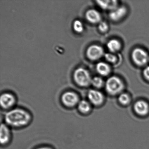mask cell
<instances>
[{
	"mask_svg": "<svg viewBox=\"0 0 149 149\" xmlns=\"http://www.w3.org/2000/svg\"><path fill=\"white\" fill-rule=\"evenodd\" d=\"M74 78L75 82L81 87H87L91 83V77L88 70L78 68L74 72Z\"/></svg>",
	"mask_w": 149,
	"mask_h": 149,
	"instance_id": "3",
	"label": "cell"
},
{
	"mask_svg": "<svg viewBox=\"0 0 149 149\" xmlns=\"http://www.w3.org/2000/svg\"><path fill=\"white\" fill-rule=\"evenodd\" d=\"M32 119L31 114L21 108L11 109L4 116L5 123L11 127L19 128L28 125Z\"/></svg>",
	"mask_w": 149,
	"mask_h": 149,
	"instance_id": "1",
	"label": "cell"
},
{
	"mask_svg": "<svg viewBox=\"0 0 149 149\" xmlns=\"http://www.w3.org/2000/svg\"><path fill=\"white\" fill-rule=\"evenodd\" d=\"M88 97L90 103L95 106L102 105L104 101L102 93L95 90H90L88 92Z\"/></svg>",
	"mask_w": 149,
	"mask_h": 149,
	"instance_id": "6",
	"label": "cell"
},
{
	"mask_svg": "<svg viewBox=\"0 0 149 149\" xmlns=\"http://www.w3.org/2000/svg\"><path fill=\"white\" fill-rule=\"evenodd\" d=\"M104 54L103 49L101 46L94 45L88 48L87 56L90 60L96 61L100 59Z\"/></svg>",
	"mask_w": 149,
	"mask_h": 149,
	"instance_id": "7",
	"label": "cell"
},
{
	"mask_svg": "<svg viewBox=\"0 0 149 149\" xmlns=\"http://www.w3.org/2000/svg\"><path fill=\"white\" fill-rule=\"evenodd\" d=\"M104 58L106 61L111 63H115L116 62L117 58L116 56L111 53H106L104 55Z\"/></svg>",
	"mask_w": 149,
	"mask_h": 149,
	"instance_id": "20",
	"label": "cell"
},
{
	"mask_svg": "<svg viewBox=\"0 0 149 149\" xmlns=\"http://www.w3.org/2000/svg\"><path fill=\"white\" fill-rule=\"evenodd\" d=\"M91 84L96 88H101L104 85L103 80L101 77H96L91 80Z\"/></svg>",
	"mask_w": 149,
	"mask_h": 149,
	"instance_id": "18",
	"label": "cell"
},
{
	"mask_svg": "<svg viewBox=\"0 0 149 149\" xmlns=\"http://www.w3.org/2000/svg\"><path fill=\"white\" fill-rule=\"evenodd\" d=\"M85 16L87 20L93 24H96L100 22L102 18L100 13L95 9L88 10L86 12Z\"/></svg>",
	"mask_w": 149,
	"mask_h": 149,
	"instance_id": "12",
	"label": "cell"
},
{
	"mask_svg": "<svg viewBox=\"0 0 149 149\" xmlns=\"http://www.w3.org/2000/svg\"><path fill=\"white\" fill-rule=\"evenodd\" d=\"M118 101L121 104L127 105L130 102V97L129 95L126 93H122L118 97Z\"/></svg>",
	"mask_w": 149,
	"mask_h": 149,
	"instance_id": "17",
	"label": "cell"
},
{
	"mask_svg": "<svg viewBox=\"0 0 149 149\" xmlns=\"http://www.w3.org/2000/svg\"><path fill=\"white\" fill-rule=\"evenodd\" d=\"M9 127L5 123L1 124L0 142L2 145L7 144L11 140V132Z\"/></svg>",
	"mask_w": 149,
	"mask_h": 149,
	"instance_id": "10",
	"label": "cell"
},
{
	"mask_svg": "<svg viewBox=\"0 0 149 149\" xmlns=\"http://www.w3.org/2000/svg\"><path fill=\"white\" fill-rule=\"evenodd\" d=\"M134 110L138 115L141 116H146L149 112V105L146 102L143 100L135 103Z\"/></svg>",
	"mask_w": 149,
	"mask_h": 149,
	"instance_id": "11",
	"label": "cell"
},
{
	"mask_svg": "<svg viewBox=\"0 0 149 149\" xmlns=\"http://www.w3.org/2000/svg\"><path fill=\"white\" fill-rule=\"evenodd\" d=\"M96 2L101 8L110 12L118 7L116 1H97Z\"/></svg>",
	"mask_w": 149,
	"mask_h": 149,
	"instance_id": "13",
	"label": "cell"
},
{
	"mask_svg": "<svg viewBox=\"0 0 149 149\" xmlns=\"http://www.w3.org/2000/svg\"><path fill=\"white\" fill-rule=\"evenodd\" d=\"M124 88V84L122 80L116 76H112L107 79L105 83L106 92L111 95L120 94Z\"/></svg>",
	"mask_w": 149,
	"mask_h": 149,
	"instance_id": "2",
	"label": "cell"
},
{
	"mask_svg": "<svg viewBox=\"0 0 149 149\" xmlns=\"http://www.w3.org/2000/svg\"><path fill=\"white\" fill-rule=\"evenodd\" d=\"M96 70L99 74L103 76H106L109 74L111 69L107 63L101 62L97 64Z\"/></svg>",
	"mask_w": 149,
	"mask_h": 149,
	"instance_id": "15",
	"label": "cell"
},
{
	"mask_svg": "<svg viewBox=\"0 0 149 149\" xmlns=\"http://www.w3.org/2000/svg\"><path fill=\"white\" fill-rule=\"evenodd\" d=\"M143 75L147 81H149V66L145 68L143 71Z\"/></svg>",
	"mask_w": 149,
	"mask_h": 149,
	"instance_id": "22",
	"label": "cell"
},
{
	"mask_svg": "<svg viewBox=\"0 0 149 149\" xmlns=\"http://www.w3.org/2000/svg\"><path fill=\"white\" fill-rule=\"evenodd\" d=\"M74 30L77 33H81L84 30L82 23L78 20L75 21L73 24Z\"/></svg>",
	"mask_w": 149,
	"mask_h": 149,
	"instance_id": "19",
	"label": "cell"
},
{
	"mask_svg": "<svg viewBox=\"0 0 149 149\" xmlns=\"http://www.w3.org/2000/svg\"><path fill=\"white\" fill-rule=\"evenodd\" d=\"M98 29L101 32L104 33L107 31L109 29L108 24L104 22H102L99 23L98 26Z\"/></svg>",
	"mask_w": 149,
	"mask_h": 149,
	"instance_id": "21",
	"label": "cell"
},
{
	"mask_svg": "<svg viewBox=\"0 0 149 149\" xmlns=\"http://www.w3.org/2000/svg\"><path fill=\"white\" fill-rule=\"evenodd\" d=\"M132 58L135 64L138 66L145 65L149 61V56L143 49L137 48L132 51Z\"/></svg>",
	"mask_w": 149,
	"mask_h": 149,
	"instance_id": "4",
	"label": "cell"
},
{
	"mask_svg": "<svg viewBox=\"0 0 149 149\" xmlns=\"http://www.w3.org/2000/svg\"><path fill=\"white\" fill-rule=\"evenodd\" d=\"M77 109L81 113L88 114L91 110V104L88 101L85 100H81L77 104Z\"/></svg>",
	"mask_w": 149,
	"mask_h": 149,
	"instance_id": "14",
	"label": "cell"
},
{
	"mask_svg": "<svg viewBox=\"0 0 149 149\" xmlns=\"http://www.w3.org/2000/svg\"><path fill=\"white\" fill-rule=\"evenodd\" d=\"M107 48L111 53H116L121 48L120 42L116 39H112L108 42L107 44Z\"/></svg>",
	"mask_w": 149,
	"mask_h": 149,
	"instance_id": "16",
	"label": "cell"
},
{
	"mask_svg": "<svg viewBox=\"0 0 149 149\" xmlns=\"http://www.w3.org/2000/svg\"><path fill=\"white\" fill-rule=\"evenodd\" d=\"M36 149H53L52 147H49L47 146H41V147H38Z\"/></svg>",
	"mask_w": 149,
	"mask_h": 149,
	"instance_id": "23",
	"label": "cell"
},
{
	"mask_svg": "<svg viewBox=\"0 0 149 149\" xmlns=\"http://www.w3.org/2000/svg\"><path fill=\"white\" fill-rule=\"evenodd\" d=\"M15 98L13 95L10 93H4L0 97V104L4 109H9L15 105Z\"/></svg>",
	"mask_w": 149,
	"mask_h": 149,
	"instance_id": "8",
	"label": "cell"
},
{
	"mask_svg": "<svg viewBox=\"0 0 149 149\" xmlns=\"http://www.w3.org/2000/svg\"><path fill=\"white\" fill-rule=\"evenodd\" d=\"M127 12V9L125 7L123 6L118 7L116 9L110 12L109 17L113 21H118L126 15Z\"/></svg>",
	"mask_w": 149,
	"mask_h": 149,
	"instance_id": "9",
	"label": "cell"
},
{
	"mask_svg": "<svg viewBox=\"0 0 149 149\" xmlns=\"http://www.w3.org/2000/svg\"><path fill=\"white\" fill-rule=\"evenodd\" d=\"M63 104L68 108H72L77 105L79 102V97L76 93L72 91H67L61 96Z\"/></svg>",
	"mask_w": 149,
	"mask_h": 149,
	"instance_id": "5",
	"label": "cell"
}]
</instances>
